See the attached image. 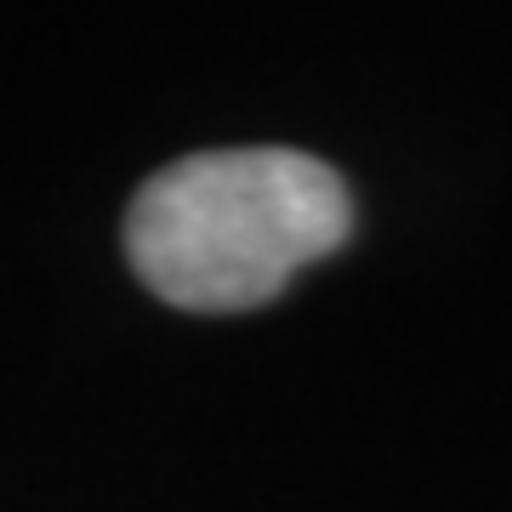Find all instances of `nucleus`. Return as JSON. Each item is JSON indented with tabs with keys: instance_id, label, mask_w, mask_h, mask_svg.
I'll use <instances>...</instances> for the list:
<instances>
[{
	"instance_id": "f257e3e1",
	"label": "nucleus",
	"mask_w": 512,
	"mask_h": 512,
	"mask_svg": "<svg viewBox=\"0 0 512 512\" xmlns=\"http://www.w3.org/2000/svg\"><path fill=\"white\" fill-rule=\"evenodd\" d=\"M353 228L348 183L302 148H211L154 171L126 211V256L188 313L262 308Z\"/></svg>"
}]
</instances>
